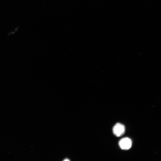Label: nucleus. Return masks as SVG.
Instances as JSON below:
<instances>
[{
    "label": "nucleus",
    "mask_w": 161,
    "mask_h": 161,
    "mask_svg": "<svg viewBox=\"0 0 161 161\" xmlns=\"http://www.w3.org/2000/svg\"><path fill=\"white\" fill-rule=\"evenodd\" d=\"M113 133L115 136L121 137L124 134L125 132V127L124 125L120 123L116 124L113 129Z\"/></svg>",
    "instance_id": "obj_1"
},
{
    "label": "nucleus",
    "mask_w": 161,
    "mask_h": 161,
    "mask_svg": "<svg viewBox=\"0 0 161 161\" xmlns=\"http://www.w3.org/2000/svg\"><path fill=\"white\" fill-rule=\"evenodd\" d=\"M132 140L127 137L122 138L119 142V145L121 148L124 150L130 149L132 146Z\"/></svg>",
    "instance_id": "obj_2"
},
{
    "label": "nucleus",
    "mask_w": 161,
    "mask_h": 161,
    "mask_svg": "<svg viewBox=\"0 0 161 161\" xmlns=\"http://www.w3.org/2000/svg\"><path fill=\"white\" fill-rule=\"evenodd\" d=\"M63 161H70V160L68 158H66L64 159Z\"/></svg>",
    "instance_id": "obj_3"
}]
</instances>
